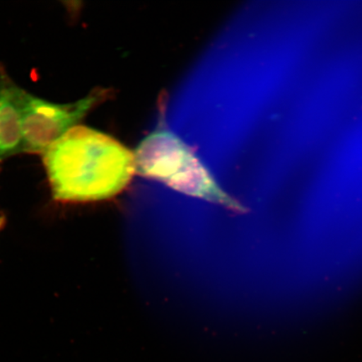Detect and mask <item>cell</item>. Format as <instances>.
Returning a JSON list of instances; mask_svg holds the SVG:
<instances>
[{
  "label": "cell",
  "mask_w": 362,
  "mask_h": 362,
  "mask_svg": "<svg viewBox=\"0 0 362 362\" xmlns=\"http://www.w3.org/2000/svg\"><path fill=\"white\" fill-rule=\"evenodd\" d=\"M4 223H6V217L0 216V230L3 228Z\"/></svg>",
  "instance_id": "5b68a950"
},
{
  "label": "cell",
  "mask_w": 362,
  "mask_h": 362,
  "mask_svg": "<svg viewBox=\"0 0 362 362\" xmlns=\"http://www.w3.org/2000/svg\"><path fill=\"white\" fill-rule=\"evenodd\" d=\"M161 115L156 130L134 153L136 171L187 196L243 211V206L219 187L192 149L167 128L164 112Z\"/></svg>",
  "instance_id": "7a4b0ae2"
},
{
  "label": "cell",
  "mask_w": 362,
  "mask_h": 362,
  "mask_svg": "<svg viewBox=\"0 0 362 362\" xmlns=\"http://www.w3.org/2000/svg\"><path fill=\"white\" fill-rule=\"evenodd\" d=\"M53 198L66 203L107 200L120 193L136 171L134 153L115 139L76 126L43 153Z\"/></svg>",
  "instance_id": "6da1fadb"
},
{
  "label": "cell",
  "mask_w": 362,
  "mask_h": 362,
  "mask_svg": "<svg viewBox=\"0 0 362 362\" xmlns=\"http://www.w3.org/2000/svg\"><path fill=\"white\" fill-rule=\"evenodd\" d=\"M21 88L0 64V165L24 148Z\"/></svg>",
  "instance_id": "277c9868"
},
{
  "label": "cell",
  "mask_w": 362,
  "mask_h": 362,
  "mask_svg": "<svg viewBox=\"0 0 362 362\" xmlns=\"http://www.w3.org/2000/svg\"><path fill=\"white\" fill-rule=\"evenodd\" d=\"M107 95V90L95 89L81 100L58 104L44 100L21 88L23 153L43 155L68 131L78 126L86 115Z\"/></svg>",
  "instance_id": "3957f363"
}]
</instances>
